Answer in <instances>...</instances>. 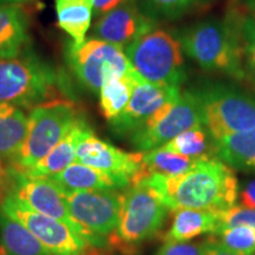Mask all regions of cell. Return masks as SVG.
Returning a JSON list of instances; mask_svg holds the SVG:
<instances>
[{
  "label": "cell",
  "instance_id": "8992f818",
  "mask_svg": "<svg viewBox=\"0 0 255 255\" xmlns=\"http://www.w3.org/2000/svg\"><path fill=\"white\" fill-rule=\"evenodd\" d=\"M78 117L75 104L68 100L53 98L32 108L23 146L11 165L20 170L33 167L63 138Z\"/></svg>",
  "mask_w": 255,
  "mask_h": 255
},
{
  "label": "cell",
  "instance_id": "e0dca14e",
  "mask_svg": "<svg viewBox=\"0 0 255 255\" xmlns=\"http://www.w3.org/2000/svg\"><path fill=\"white\" fill-rule=\"evenodd\" d=\"M214 154L228 167L250 170L255 168V129L222 136L213 141Z\"/></svg>",
  "mask_w": 255,
  "mask_h": 255
},
{
  "label": "cell",
  "instance_id": "603a6c76",
  "mask_svg": "<svg viewBox=\"0 0 255 255\" xmlns=\"http://www.w3.org/2000/svg\"><path fill=\"white\" fill-rule=\"evenodd\" d=\"M49 177L68 191L121 189L119 183L110 175L79 162H73L60 173Z\"/></svg>",
  "mask_w": 255,
  "mask_h": 255
},
{
  "label": "cell",
  "instance_id": "7c38bea8",
  "mask_svg": "<svg viewBox=\"0 0 255 255\" xmlns=\"http://www.w3.org/2000/svg\"><path fill=\"white\" fill-rule=\"evenodd\" d=\"M76 162L104 171L119 183L121 189L145 177L143 152H126L98 138L87 127L82 132L76 151Z\"/></svg>",
  "mask_w": 255,
  "mask_h": 255
},
{
  "label": "cell",
  "instance_id": "2e32d148",
  "mask_svg": "<svg viewBox=\"0 0 255 255\" xmlns=\"http://www.w3.org/2000/svg\"><path fill=\"white\" fill-rule=\"evenodd\" d=\"M87 127L88 123L82 117H78L71 129L51 149L49 154L44 156L33 167L23 171L33 176H51L68 168L73 163V161H76L79 137Z\"/></svg>",
  "mask_w": 255,
  "mask_h": 255
},
{
  "label": "cell",
  "instance_id": "30bf717a",
  "mask_svg": "<svg viewBox=\"0 0 255 255\" xmlns=\"http://www.w3.org/2000/svg\"><path fill=\"white\" fill-rule=\"evenodd\" d=\"M196 127H205L202 114L194 91L188 90L165 104L129 138L137 150L145 152L164 145L181 132Z\"/></svg>",
  "mask_w": 255,
  "mask_h": 255
},
{
  "label": "cell",
  "instance_id": "9a60e30c",
  "mask_svg": "<svg viewBox=\"0 0 255 255\" xmlns=\"http://www.w3.org/2000/svg\"><path fill=\"white\" fill-rule=\"evenodd\" d=\"M157 26V23L142 13L135 0L97 18L91 37L120 47L123 51L139 37Z\"/></svg>",
  "mask_w": 255,
  "mask_h": 255
},
{
  "label": "cell",
  "instance_id": "3957f363",
  "mask_svg": "<svg viewBox=\"0 0 255 255\" xmlns=\"http://www.w3.org/2000/svg\"><path fill=\"white\" fill-rule=\"evenodd\" d=\"M60 75L39 57L25 51L14 57H0V103L34 108L53 100L63 87Z\"/></svg>",
  "mask_w": 255,
  "mask_h": 255
},
{
  "label": "cell",
  "instance_id": "f546056e",
  "mask_svg": "<svg viewBox=\"0 0 255 255\" xmlns=\"http://www.w3.org/2000/svg\"><path fill=\"white\" fill-rule=\"evenodd\" d=\"M240 226L255 229V209L234 205L231 208L218 212V232L216 234L227 228L240 227Z\"/></svg>",
  "mask_w": 255,
  "mask_h": 255
},
{
  "label": "cell",
  "instance_id": "277c9868",
  "mask_svg": "<svg viewBox=\"0 0 255 255\" xmlns=\"http://www.w3.org/2000/svg\"><path fill=\"white\" fill-rule=\"evenodd\" d=\"M138 77L180 88L187 79L184 53L176 32L155 26L124 50Z\"/></svg>",
  "mask_w": 255,
  "mask_h": 255
},
{
  "label": "cell",
  "instance_id": "ffe728a7",
  "mask_svg": "<svg viewBox=\"0 0 255 255\" xmlns=\"http://www.w3.org/2000/svg\"><path fill=\"white\" fill-rule=\"evenodd\" d=\"M28 46L27 20L17 5L0 4V57H14Z\"/></svg>",
  "mask_w": 255,
  "mask_h": 255
},
{
  "label": "cell",
  "instance_id": "7a4b0ae2",
  "mask_svg": "<svg viewBox=\"0 0 255 255\" xmlns=\"http://www.w3.org/2000/svg\"><path fill=\"white\" fill-rule=\"evenodd\" d=\"M184 56L201 69L242 81L244 70L240 41L231 15L196 21L176 32Z\"/></svg>",
  "mask_w": 255,
  "mask_h": 255
},
{
  "label": "cell",
  "instance_id": "4fadbf2b",
  "mask_svg": "<svg viewBox=\"0 0 255 255\" xmlns=\"http://www.w3.org/2000/svg\"><path fill=\"white\" fill-rule=\"evenodd\" d=\"M0 210L25 226L52 255H84L90 246L68 225L34 212L8 194Z\"/></svg>",
  "mask_w": 255,
  "mask_h": 255
},
{
  "label": "cell",
  "instance_id": "d6986e66",
  "mask_svg": "<svg viewBox=\"0 0 255 255\" xmlns=\"http://www.w3.org/2000/svg\"><path fill=\"white\" fill-rule=\"evenodd\" d=\"M58 26L72 38V45L84 43L94 17V0H55Z\"/></svg>",
  "mask_w": 255,
  "mask_h": 255
},
{
  "label": "cell",
  "instance_id": "cb8c5ba5",
  "mask_svg": "<svg viewBox=\"0 0 255 255\" xmlns=\"http://www.w3.org/2000/svg\"><path fill=\"white\" fill-rule=\"evenodd\" d=\"M133 88V71L131 75L110 77L102 85L100 107L108 122H113L126 110Z\"/></svg>",
  "mask_w": 255,
  "mask_h": 255
},
{
  "label": "cell",
  "instance_id": "8fae6325",
  "mask_svg": "<svg viewBox=\"0 0 255 255\" xmlns=\"http://www.w3.org/2000/svg\"><path fill=\"white\" fill-rule=\"evenodd\" d=\"M70 214L90 235L95 247H103L116 231L123 194L119 189L64 190Z\"/></svg>",
  "mask_w": 255,
  "mask_h": 255
},
{
  "label": "cell",
  "instance_id": "d6a6232c",
  "mask_svg": "<svg viewBox=\"0 0 255 255\" xmlns=\"http://www.w3.org/2000/svg\"><path fill=\"white\" fill-rule=\"evenodd\" d=\"M202 255H235L221 246V244L214 238L207 239L201 244Z\"/></svg>",
  "mask_w": 255,
  "mask_h": 255
},
{
  "label": "cell",
  "instance_id": "9c48e42d",
  "mask_svg": "<svg viewBox=\"0 0 255 255\" xmlns=\"http://www.w3.org/2000/svg\"><path fill=\"white\" fill-rule=\"evenodd\" d=\"M66 58L81 84L95 94L100 92L108 78L131 75L133 71L122 49L97 38L85 40L79 46L70 43Z\"/></svg>",
  "mask_w": 255,
  "mask_h": 255
},
{
  "label": "cell",
  "instance_id": "4316f807",
  "mask_svg": "<svg viewBox=\"0 0 255 255\" xmlns=\"http://www.w3.org/2000/svg\"><path fill=\"white\" fill-rule=\"evenodd\" d=\"M231 17L237 27L246 78L255 88V17L248 12H235Z\"/></svg>",
  "mask_w": 255,
  "mask_h": 255
},
{
  "label": "cell",
  "instance_id": "ba28073f",
  "mask_svg": "<svg viewBox=\"0 0 255 255\" xmlns=\"http://www.w3.org/2000/svg\"><path fill=\"white\" fill-rule=\"evenodd\" d=\"M7 183H9L8 195L13 196L34 212L65 223L90 246H94L90 235L77 225L70 214L64 189L49 176H33L9 165L7 168Z\"/></svg>",
  "mask_w": 255,
  "mask_h": 255
},
{
  "label": "cell",
  "instance_id": "4dcf8cb0",
  "mask_svg": "<svg viewBox=\"0 0 255 255\" xmlns=\"http://www.w3.org/2000/svg\"><path fill=\"white\" fill-rule=\"evenodd\" d=\"M156 255H202V248H201V244L195 245L165 241V244L159 248Z\"/></svg>",
  "mask_w": 255,
  "mask_h": 255
},
{
  "label": "cell",
  "instance_id": "5bb4252c",
  "mask_svg": "<svg viewBox=\"0 0 255 255\" xmlns=\"http://www.w3.org/2000/svg\"><path fill=\"white\" fill-rule=\"evenodd\" d=\"M177 87H167L146 82L133 71V88L126 110L113 122L111 129L120 136H131L138 131L169 102L176 100L181 95Z\"/></svg>",
  "mask_w": 255,
  "mask_h": 255
},
{
  "label": "cell",
  "instance_id": "1f68e13d",
  "mask_svg": "<svg viewBox=\"0 0 255 255\" xmlns=\"http://www.w3.org/2000/svg\"><path fill=\"white\" fill-rule=\"evenodd\" d=\"M129 1L130 0H94V17L100 18Z\"/></svg>",
  "mask_w": 255,
  "mask_h": 255
},
{
  "label": "cell",
  "instance_id": "44dd1931",
  "mask_svg": "<svg viewBox=\"0 0 255 255\" xmlns=\"http://www.w3.org/2000/svg\"><path fill=\"white\" fill-rule=\"evenodd\" d=\"M27 117L17 105L0 103V157L12 162L23 146Z\"/></svg>",
  "mask_w": 255,
  "mask_h": 255
},
{
  "label": "cell",
  "instance_id": "6da1fadb",
  "mask_svg": "<svg viewBox=\"0 0 255 255\" xmlns=\"http://www.w3.org/2000/svg\"><path fill=\"white\" fill-rule=\"evenodd\" d=\"M141 181L157 191L171 212L184 208L222 212L235 205L239 193L231 167L215 158L199 159L183 174H151Z\"/></svg>",
  "mask_w": 255,
  "mask_h": 255
},
{
  "label": "cell",
  "instance_id": "ac0fdd59",
  "mask_svg": "<svg viewBox=\"0 0 255 255\" xmlns=\"http://www.w3.org/2000/svg\"><path fill=\"white\" fill-rule=\"evenodd\" d=\"M218 212L200 209H178L175 212L173 223L165 233L164 240L186 242L202 234H216Z\"/></svg>",
  "mask_w": 255,
  "mask_h": 255
},
{
  "label": "cell",
  "instance_id": "d4e9b609",
  "mask_svg": "<svg viewBox=\"0 0 255 255\" xmlns=\"http://www.w3.org/2000/svg\"><path fill=\"white\" fill-rule=\"evenodd\" d=\"M209 137L205 127H196L181 132L161 148L193 159L212 158L214 151H210Z\"/></svg>",
  "mask_w": 255,
  "mask_h": 255
},
{
  "label": "cell",
  "instance_id": "836d02e7",
  "mask_svg": "<svg viewBox=\"0 0 255 255\" xmlns=\"http://www.w3.org/2000/svg\"><path fill=\"white\" fill-rule=\"evenodd\" d=\"M240 199L242 206L255 209V180L248 182L246 186L242 188Z\"/></svg>",
  "mask_w": 255,
  "mask_h": 255
},
{
  "label": "cell",
  "instance_id": "f1b7e54d",
  "mask_svg": "<svg viewBox=\"0 0 255 255\" xmlns=\"http://www.w3.org/2000/svg\"><path fill=\"white\" fill-rule=\"evenodd\" d=\"M221 246L235 255H255V229L250 227H233L220 232Z\"/></svg>",
  "mask_w": 255,
  "mask_h": 255
},
{
  "label": "cell",
  "instance_id": "52a82bcc",
  "mask_svg": "<svg viewBox=\"0 0 255 255\" xmlns=\"http://www.w3.org/2000/svg\"><path fill=\"white\" fill-rule=\"evenodd\" d=\"M169 208L154 188L139 181L123 194L120 220L110 235L114 245H137L154 237L165 221Z\"/></svg>",
  "mask_w": 255,
  "mask_h": 255
},
{
  "label": "cell",
  "instance_id": "e575fe53",
  "mask_svg": "<svg viewBox=\"0 0 255 255\" xmlns=\"http://www.w3.org/2000/svg\"><path fill=\"white\" fill-rule=\"evenodd\" d=\"M6 186H7V168H5L0 157V197L5 191Z\"/></svg>",
  "mask_w": 255,
  "mask_h": 255
},
{
  "label": "cell",
  "instance_id": "484cf974",
  "mask_svg": "<svg viewBox=\"0 0 255 255\" xmlns=\"http://www.w3.org/2000/svg\"><path fill=\"white\" fill-rule=\"evenodd\" d=\"M199 159L174 154L163 148H156L143 152V168L145 176L151 174H161L175 176L186 173Z\"/></svg>",
  "mask_w": 255,
  "mask_h": 255
},
{
  "label": "cell",
  "instance_id": "7402d4cb",
  "mask_svg": "<svg viewBox=\"0 0 255 255\" xmlns=\"http://www.w3.org/2000/svg\"><path fill=\"white\" fill-rule=\"evenodd\" d=\"M0 251L4 255H52L33 234L0 210Z\"/></svg>",
  "mask_w": 255,
  "mask_h": 255
},
{
  "label": "cell",
  "instance_id": "83f0119b",
  "mask_svg": "<svg viewBox=\"0 0 255 255\" xmlns=\"http://www.w3.org/2000/svg\"><path fill=\"white\" fill-rule=\"evenodd\" d=\"M201 0H135L142 13L155 23L176 20L199 5Z\"/></svg>",
  "mask_w": 255,
  "mask_h": 255
},
{
  "label": "cell",
  "instance_id": "5b68a950",
  "mask_svg": "<svg viewBox=\"0 0 255 255\" xmlns=\"http://www.w3.org/2000/svg\"><path fill=\"white\" fill-rule=\"evenodd\" d=\"M193 91L212 141L229 133L255 129L253 96L222 83H207Z\"/></svg>",
  "mask_w": 255,
  "mask_h": 255
},
{
  "label": "cell",
  "instance_id": "8d00e7d4",
  "mask_svg": "<svg viewBox=\"0 0 255 255\" xmlns=\"http://www.w3.org/2000/svg\"><path fill=\"white\" fill-rule=\"evenodd\" d=\"M26 1H30V0H0V4L17 5V4H21V2H26Z\"/></svg>",
  "mask_w": 255,
  "mask_h": 255
},
{
  "label": "cell",
  "instance_id": "d590c367",
  "mask_svg": "<svg viewBox=\"0 0 255 255\" xmlns=\"http://www.w3.org/2000/svg\"><path fill=\"white\" fill-rule=\"evenodd\" d=\"M240 2L246 9V12L255 17V0H240Z\"/></svg>",
  "mask_w": 255,
  "mask_h": 255
}]
</instances>
